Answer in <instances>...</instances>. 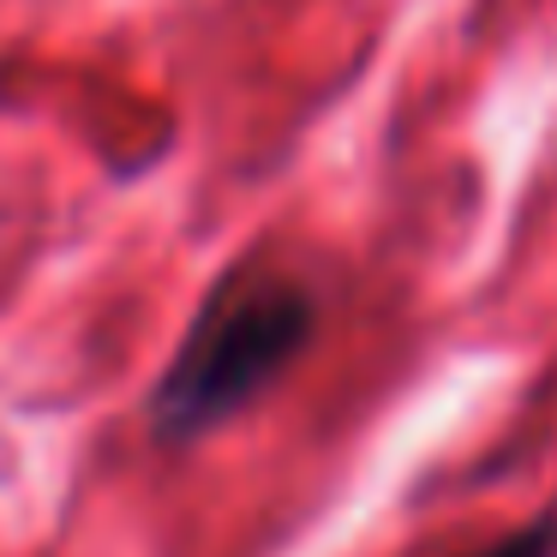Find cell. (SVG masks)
Returning a JSON list of instances; mask_svg holds the SVG:
<instances>
[{"label": "cell", "instance_id": "2", "mask_svg": "<svg viewBox=\"0 0 557 557\" xmlns=\"http://www.w3.org/2000/svg\"><path fill=\"white\" fill-rule=\"evenodd\" d=\"M473 557H557V504L540 509L528 528L504 533L497 545H485V552H473Z\"/></svg>", "mask_w": 557, "mask_h": 557}, {"label": "cell", "instance_id": "1", "mask_svg": "<svg viewBox=\"0 0 557 557\" xmlns=\"http://www.w3.org/2000/svg\"><path fill=\"white\" fill-rule=\"evenodd\" d=\"M318 336V294L294 270L234 264L205 306L193 312L181 348L169 354L150 389V432L157 444H198L240 420L258 396L288 377V366Z\"/></svg>", "mask_w": 557, "mask_h": 557}]
</instances>
